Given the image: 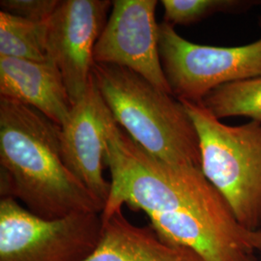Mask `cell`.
<instances>
[{
	"instance_id": "cell-1",
	"label": "cell",
	"mask_w": 261,
	"mask_h": 261,
	"mask_svg": "<svg viewBox=\"0 0 261 261\" xmlns=\"http://www.w3.org/2000/svg\"><path fill=\"white\" fill-rule=\"evenodd\" d=\"M103 140L111 193L103 220L129 206L144 212L165 240L194 251L204 261H257L261 229L239 223L201 168L153 157L116 122L106 125Z\"/></svg>"
},
{
	"instance_id": "cell-2",
	"label": "cell",
	"mask_w": 261,
	"mask_h": 261,
	"mask_svg": "<svg viewBox=\"0 0 261 261\" xmlns=\"http://www.w3.org/2000/svg\"><path fill=\"white\" fill-rule=\"evenodd\" d=\"M0 194L32 214L56 220L100 213L101 205L67 168L60 126L37 110L0 97Z\"/></svg>"
},
{
	"instance_id": "cell-3",
	"label": "cell",
	"mask_w": 261,
	"mask_h": 261,
	"mask_svg": "<svg viewBox=\"0 0 261 261\" xmlns=\"http://www.w3.org/2000/svg\"><path fill=\"white\" fill-rule=\"evenodd\" d=\"M92 75L116 123L150 155L201 168L199 138L184 105L128 68L95 63Z\"/></svg>"
},
{
	"instance_id": "cell-4",
	"label": "cell",
	"mask_w": 261,
	"mask_h": 261,
	"mask_svg": "<svg viewBox=\"0 0 261 261\" xmlns=\"http://www.w3.org/2000/svg\"><path fill=\"white\" fill-rule=\"evenodd\" d=\"M195 124L201 170L224 196L239 223L261 227V123L226 125L200 103L179 100Z\"/></svg>"
},
{
	"instance_id": "cell-5",
	"label": "cell",
	"mask_w": 261,
	"mask_h": 261,
	"mask_svg": "<svg viewBox=\"0 0 261 261\" xmlns=\"http://www.w3.org/2000/svg\"><path fill=\"white\" fill-rule=\"evenodd\" d=\"M102 228L100 213L47 220L1 197L0 261H84L97 248Z\"/></svg>"
},
{
	"instance_id": "cell-6",
	"label": "cell",
	"mask_w": 261,
	"mask_h": 261,
	"mask_svg": "<svg viewBox=\"0 0 261 261\" xmlns=\"http://www.w3.org/2000/svg\"><path fill=\"white\" fill-rule=\"evenodd\" d=\"M159 51L172 95L200 103L217 87L261 75V38L239 47L195 44L159 23Z\"/></svg>"
},
{
	"instance_id": "cell-7",
	"label": "cell",
	"mask_w": 261,
	"mask_h": 261,
	"mask_svg": "<svg viewBox=\"0 0 261 261\" xmlns=\"http://www.w3.org/2000/svg\"><path fill=\"white\" fill-rule=\"evenodd\" d=\"M157 5V0H114L94 47V62L128 68L172 95L159 51Z\"/></svg>"
},
{
	"instance_id": "cell-8",
	"label": "cell",
	"mask_w": 261,
	"mask_h": 261,
	"mask_svg": "<svg viewBox=\"0 0 261 261\" xmlns=\"http://www.w3.org/2000/svg\"><path fill=\"white\" fill-rule=\"evenodd\" d=\"M111 0H63L47 21L49 60L59 69L74 106L92 75L95 45L108 21Z\"/></svg>"
},
{
	"instance_id": "cell-9",
	"label": "cell",
	"mask_w": 261,
	"mask_h": 261,
	"mask_svg": "<svg viewBox=\"0 0 261 261\" xmlns=\"http://www.w3.org/2000/svg\"><path fill=\"white\" fill-rule=\"evenodd\" d=\"M108 107L94 82L93 75L84 96L73 106L65 123L60 126L62 158L67 168L106 205L111 181L103 176V120Z\"/></svg>"
},
{
	"instance_id": "cell-10",
	"label": "cell",
	"mask_w": 261,
	"mask_h": 261,
	"mask_svg": "<svg viewBox=\"0 0 261 261\" xmlns=\"http://www.w3.org/2000/svg\"><path fill=\"white\" fill-rule=\"evenodd\" d=\"M0 95L37 110L59 126L73 108L63 76L51 60L0 57Z\"/></svg>"
},
{
	"instance_id": "cell-11",
	"label": "cell",
	"mask_w": 261,
	"mask_h": 261,
	"mask_svg": "<svg viewBox=\"0 0 261 261\" xmlns=\"http://www.w3.org/2000/svg\"><path fill=\"white\" fill-rule=\"evenodd\" d=\"M102 221L101 239L84 261H204L194 251L165 240L150 224L130 223L122 209Z\"/></svg>"
},
{
	"instance_id": "cell-12",
	"label": "cell",
	"mask_w": 261,
	"mask_h": 261,
	"mask_svg": "<svg viewBox=\"0 0 261 261\" xmlns=\"http://www.w3.org/2000/svg\"><path fill=\"white\" fill-rule=\"evenodd\" d=\"M47 22H35L0 12V57L48 61Z\"/></svg>"
},
{
	"instance_id": "cell-13",
	"label": "cell",
	"mask_w": 261,
	"mask_h": 261,
	"mask_svg": "<svg viewBox=\"0 0 261 261\" xmlns=\"http://www.w3.org/2000/svg\"><path fill=\"white\" fill-rule=\"evenodd\" d=\"M200 103L220 120L244 116L261 123V75L217 87Z\"/></svg>"
},
{
	"instance_id": "cell-14",
	"label": "cell",
	"mask_w": 261,
	"mask_h": 261,
	"mask_svg": "<svg viewBox=\"0 0 261 261\" xmlns=\"http://www.w3.org/2000/svg\"><path fill=\"white\" fill-rule=\"evenodd\" d=\"M164 21L171 25H189L218 13H239L260 5L257 0H163Z\"/></svg>"
},
{
	"instance_id": "cell-15",
	"label": "cell",
	"mask_w": 261,
	"mask_h": 261,
	"mask_svg": "<svg viewBox=\"0 0 261 261\" xmlns=\"http://www.w3.org/2000/svg\"><path fill=\"white\" fill-rule=\"evenodd\" d=\"M60 0H1V11L35 22H47Z\"/></svg>"
},
{
	"instance_id": "cell-16",
	"label": "cell",
	"mask_w": 261,
	"mask_h": 261,
	"mask_svg": "<svg viewBox=\"0 0 261 261\" xmlns=\"http://www.w3.org/2000/svg\"><path fill=\"white\" fill-rule=\"evenodd\" d=\"M260 229H261V227H260Z\"/></svg>"
}]
</instances>
